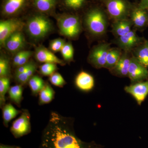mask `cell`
<instances>
[{
    "label": "cell",
    "mask_w": 148,
    "mask_h": 148,
    "mask_svg": "<svg viewBox=\"0 0 148 148\" xmlns=\"http://www.w3.org/2000/svg\"><path fill=\"white\" fill-rule=\"evenodd\" d=\"M9 77H0V106L1 108L5 105V94L10 88Z\"/></svg>",
    "instance_id": "cell-27"
},
{
    "label": "cell",
    "mask_w": 148,
    "mask_h": 148,
    "mask_svg": "<svg viewBox=\"0 0 148 148\" xmlns=\"http://www.w3.org/2000/svg\"><path fill=\"white\" fill-rule=\"evenodd\" d=\"M55 93V91L50 85L48 83H46L44 87L39 93V104L42 106L50 103L54 98Z\"/></svg>",
    "instance_id": "cell-21"
},
{
    "label": "cell",
    "mask_w": 148,
    "mask_h": 148,
    "mask_svg": "<svg viewBox=\"0 0 148 148\" xmlns=\"http://www.w3.org/2000/svg\"><path fill=\"white\" fill-rule=\"evenodd\" d=\"M20 148H21V147H20Z\"/></svg>",
    "instance_id": "cell-40"
},
{
    "label": "cell",
    "mask_w": 148,
    "mask_h": 148,
    "mask_svg": "<svg viewBox=\"0 0 148 148\" xmlns=\"http://www.w3.org/2000/svg\"><path fill=\"white\" fill-rule=\"evenodd\" d=\"M57 69V64L53 63H45L40 67V73L45 76H50Z\"/></svg>",
    "instance_id": "cell-30"
},
{
    "label": "cell",
    "mask_w": 148,
    "mask_h": 148,
    "mask_svg": "<svg viewBox=\"0 0 148 148\" xmlns=\"http://www.w3.org/2000/svg\"><path fill=\"white\" fill-rule=\"evenodd\" d=\"M138 8L143 10L148 9V0H141Z\"/></svg>",
    "instance_id": "cell-37"
},
{
    "label": "cell",
    "mask_w": 148,
    "mask_h": 148,
    "mask_svg": "<svg viewBox=\"0 0 148 148\" xmlns=\"http://www.w3.org/2000/svg\"><path fill=\"white\" fill-rule=\"evenodd\" d=\"M66 43L64 40L60 38L56 39L50 42L49 48L53 52H57L61 51Z\"/></svg>",
    "instance_id": "cell-33"
},
{
    "label": "cell",
    "mask_w": 148,
    "mask_h": 148,
    "mask_svg": "<svg viewBox=\"0 0 148 148\" xmlns=\"http://www.w3.org/2000/svg\"><path fill=\"white\" fill-rule=\"evenodd\" d=\"M28 83L32 94L36 95L44 87L46 83L40 77L34 75L29 79Z\"/></svg>",
    "instance_id": "cell-25"
},
{
    "label": "cell",
    "mask_w": 148,
    "mask_h": 148,
    "mask_svg": "<svg viewBox=\"0 0 148 148\" xmlns=\"http://www.w3.org/2000/svg\"><path fill=\"white\" fill-rule=\"evenodd\" d=\"M34 6L41 13H49L55 8L57 0H33Z\"/></svg>",
    "instance_id": "cell-19"
},
{
    "label": "cell",
    "mask_w": 148,
    "mask_h": 148,
    "mask_svg": "<svg viewBox=\"0 0 148 148\" xmlns=\"http://www.w3.org/2000/svg\"><path fill=\"white\" fill-rule=\"evenodd\" d=\"M24 26L21 20L15 18L1 20L0 22V44L4 47L6 40L16 32H21Z\"/></svg>",
    "instance_id": "cell-7"
},
{
    "label": "cell",
    "mask_w": 148,
    "mask_h": 148,
    "mask_svg": "<svg viewBox=\"0 0 148 148\" xmlns=\"http://www.w3.org/2000/svg\"><path fill=\"white\" fill-rule=\"evenodd\" d=\"M125 92L133 96L139 106H141L148 95V80L147 81L132 84L125 87Z\"/></svg>",
    "instance_id": "cell-11"
},
{
    "label": "cell",
    "mask_w": 148,
    "mask_h": 148,
    "mask_svg": "<svg viewBox=\"0 0 148 148\" xmlns=\"http://www.w3.org/2000/svg\"><path fill=\"white\" fill-rule=\"evenodd\" d=\"M29 0H3L1 13L6 17H12L21 13L28 5Z\"/></svg>",
    "instance_id": "cell-9"
},
{
    "label": "cell",
    "mask_w": 148,
    "mask_h": 148,
    "mask_svg": "<svg viewBox=\"0 0 148 148\" xmlns=\"http://www.w3.org/2000/svg\"><path fill=\"white\" fill-rule=\"evenodd\" d=\"M134 56L140 64L148 69V49L146 42L135 48Z\"/></svg>",
    "instance_id": "cell-24"
},
{
    "label": "cell",
    "mask_w": 148,
    "mask_h": 148,
    "mask_svg": "<svg viewBox=\"0 0 148 148\" xmlns=\"http://www.w3.org/2000/svg\"><path fill=\"white\" fill-rule=\"evenodd\" d=\"M117 38V45L121 49L127 52L137 47L141 43V38L137 35L136 32L132 30L127 34Z\"/></svg>",
    "instance_id": "cell-12"
},
{
    "label": "cell",
    "mask_w": 148,
    "mask_h": 148,
    "mask_svg": "<svg viewBox=\"0 0 148 148\" xmlns=\"http://www.w3.org/2000/svg\"><path fill=\"white\" fill-rule=\"evenodd\" d=\"M29 36L36 40L42 39L53 30V24L45 14H37L31 16L26 24Z\"/></svg>",
    "instance_id": "cell-2"
},
{
    "label": "cell",
    "mask_w": 148,
    "mask_h": 148,
    "mask_svg": "<svg viewBox=\"0 0 148 148\" xmlns=\"http://www.w3.org/2000/svg\"><path fill=\"white\" fill-rule=\"evenodd\" d=\"M86 0H63L64 5L73 10H78L84 4Z\"/></svg>",
    "instance_id": "cell-31"
},
{
    "label": "cell",
    "mask_w": 148,
    "mask_h": 148,
    "mask_svg": "<svg viewBox=\"0 0 148 148\" xmlns=\"http://www.w3.org/2000/svg\"><path fill=\"white\" fill-rule=\"evenodd\" d=\"M26 44L24 35L21 32H16L6 40L4 47L12 53H16L22 51Z\"/></svg>",
    "instance_id": "cell-13"
},
{
    "label": "cell",
    "mask_w": 148,
    "mask_h": 148,
    "mask_svg": "<svg viewBox=\"0 0 148 148\" xmlns=\"http://www.w3.org/2000/svg\"><path fill=\"white\" fill-rule=\"evenodd\" d=\"M32 54H33V52L32 51H26L25 54L18 62L16 68L19 67V66H22V65H24L28 63L29 62L28 61H29V58L31 57Z\"/></svg>",
    "instance_id": "cell-34"
},
{
    "label": "cell",
    "mask_w": 148,
    "mask_h": 148,
    "mask_svg": "<svg viewBox=\"0 0 148 148\" xmlns=\"http://www.w3.org/2000/svg\"><path fill=\"white\" fill-rule=\"evenodd\" d=\"M33 62V61H29L27 64L17 67L16 71H15V75H18V74L22 73H24L26 71H27V69H29V67H30V66L32 65Z\"/></svg>",
    "instance_id": "cell-35"
},
{
    "label": "cell",
    "mask_w": 148,
    "mask_h": 148,
    "mask_svg": "<svg viewBox=\"0 0 148 148\" xmlns=\"http://www.w3.org/2000/svg\"><path fill=\"white\" fill-rule=\"evenodd\" d=\"M30 113L27 110H22L21 116L12 123L10 131L15 138L28 135L32 130Z\"/></svg>",
    "instance_id": "cell-6"
},
{
    "label": "cell",
    "mask_w": 148,
    "mask_h": 148,
    "mask_svg": "<svg viewBox=\"0 0 148 148\" xmlns=\"http://www.w3.org/2000/svg\"><path fill=\"white\" fill-rule=\"evenodd\" d=\"M110 49V45L108 43H102L95 46L88 56L90 64L96 69L105 68L106 57Z\"/></svg>",
    "instance_id": "cell-8"
},
{
    "label": "cell",
    "mask_w": 148,
    "mask_h": 148,
    "mask_svg": "<svg viewBox=\"0 0 148 148\" xmlns=\"http://www.w3.org/2000/svg\"><path fill=\"white\" fill-rule=\"evenodd\" d=\"M56 20L60 33L64 36L74 38L80 33L81 25L76 15L64 14L57 16Z\"/></svg>",
    "instance_id": "cell-3"
},
{
    "label": "cell",
    "mask_w": 148,
    "mask_h": 148,
    "mask_svg": "<svg viewBox=\"0 0 148 148\" xmlns=\"http://www.w3.org/2000/svg\"><path fill=\"white\" fill-rule=\"evenodd\" d=\"M2 109L3 124L6 127H8L9 123L12 120L22 112V110H16L11 103L5 104Z\"/></svg>",
    "instance_id": "cell-20"
},
{
    "label": "cell",
    "mask_w": 148,
    "mask_h": 148,
    "mask_svg": "<svg viewBox=\"0 0 148 148\" xmlns=\"http://www.w3.org/2000/svg\"><path fill=\"white\" fill-rule=\"evenodd\" d=\"M85 22L88 31L94 36H102L107 30L106 16L99 9H92L89 10L86 15Z\"/></svg>",
    "instance_id": "cell-4"
},
{
    "label": "cell",
    "mask_w": 148,
    "mask_h": 148,
    "mask_svg": "<svg viewBox=\"0 0 148 148\" xmlns=\"http://www.w3.org/2000/svg\"><path fill=\"white\" fill-rule=\"evenodd\" d=\"M37 68V65L33 62L32 65L24 73L15 75V80L18 84L22 85L25 84L28 82L29 79L34 75V74L36 71Z\"/></svg>",
    "instance_id": "cell-26"
},
{
    "label": "cell",
    "mask_w": 148,
    "mask_h": 148,
    "mask_svg": "<svg viewBox=\"0 0 148 148\" xmlns=\"http://www.w3.org/2000/svg\"><path fill=\"white\" fill-rule=\"evenodd\" d=\"M94 141L84 142L78 138L73 119L51 112L47 125L43 130L39 148H102Z\"/></svg>",
    "instance_id": "cell-1"
},
{
    "label": "cell",
    "mask_w": 148,
    "mask_h": 148,
    "mask_svg": "<svg viewBox=\"0 0 148 148\" xmlns=\"http://www.w3.org/2000/svg\"><path fill=\"white\" fill-rule=\"evenodd\" d=\"M132 21L127 18L115 21L112 25V33L117 38L122 36L132 30Z\"/></svg>",
    "instance_id": "cell-18"
},
{
    "label": "cell",
    "mask_w": 148,
    "mask_h": 148,
    "mask_svg": "<svg viewBox=\"0 0 148 148\" xmlns=\"http://www.w3.org/2000/svg\"><path fill=\"white\" fill-rule=\"evenodd\" d=\"M107 10L115 21L126 19L129 12V5L125 0H105Z\"/></svg>",
    "instance_id": "cell-5"
},
{
    "label": "cell",
    "mask_w": 148,
    "mask_h": 148,
    "mask_svg": "<svg viewBox=\"0 0 148 148\" xmlns=\"http://www.w3.org/2000/svg\"><path fill=\"white\" fill-rule=\"evenodd\" d=\"M10 74V65L8 58L1 56L0 58V77H9Z\"/></svg>",
    "instance_id": "cell-29"
},
{
    "label": "cell",
    "mask_w": 148,
    "mask_h": 148,
    "mask_svg": "<svg viewBox=\"0 0 148 148\" xmlns=\"http://www.w3.org/2000/svg\"><path fill=\"white\" fill-rule=\"evenodd\" d=\"M61 52L65 61L71 62L73 60L74 49L71 43L66 42L61 49Z\"/></svg>",
    "instance_id": "cell-28"
},
{
    "label": "cell",
    "mask_w": 148,
    "mask_h": 148,
    "mask_svg": "<svg viewBox=\"0 0 148 148\" xmlns=\"http://www.w3.org/2000/svg\"><path fill=\"white\" fill-rule=\"evenodd\" d=\"M22 85L18 84L11 86L8 92L11 101L15 105L20 107L23 99V88Z\"/></svg>",
    "instance_id": "cell-23"
},
{
    "label": "cell",
    "mask_w": 148,
    "mask_h": 148,
    "mask_svg": "<svg viewBox=\"0 0 148 148\" xmlns=\"http://www.w3.org/2000/svg\"><path fill=\"white\" fill-rule=\"evenodd\" d=\"M26 52V51L22 50L16 53L13 60V65L14 67H17L18 62L24 56Z\"/></svg>",
    "instance_id": "cell-36"
},
{
    "label": "cell",
    "mask_w": 148,
    "mask_h": 148,
    "mask_svg": "<svg viewBox=\"0 0 148 148\" xmlns=\"http://www.w3.org/2000/svg\"><path fill=\"white\" fill-rule=\"evenodd\" d=\"M131 57L127 51L122 53L121 57L115 66L110 71L111 73L117 76L126 77L128 76V71L130 65Z\"/></svg>",
    "instance_id": "cell-15"
},
{
    "label": "cell",
    "mask_w": 148,
    "mask_h": 148,
    "mask_svg": "<svg viewBox=\"0 0 148 148\" xmlns=\"http://www.w3.org/2000/svg\"></svg>",
    "instance_id": "cell-39"
},
{
    "label": "cell",
    "mask_w": 148,
    "mask_h": 148,
    "mask_svg": "<svg viewBox=\"0 0 148 148\" xmlns=\"http://www.w3.org/2000/svg\"><path fill=\"white\" fill-rule=\"evenodd\" d=\"M49 80L53 85L59 87H63L66 84L62 75L58 73H54L49 77Z\"/></svg>",
    "instance_id": "cell-32"
},
{
    "label": "cell",
    "mask_w": 148,
    "mask_h": 148,
    "mask_svg": "<svg viewBox=\"0 0 148 148\" xmlns=\"http://www.w3.org/2000/svg\"><path fill=\"white\" fill-rule=\"evenodd\" d=\"M121 51L119 49L110 48L106 57L105 68L110 71L115 66L121 57Z\"/></svg>",
    "instance_id": "cell-22"
},
{
    "label": "cell",
    "mask_w": 148,
    "mask_h": 148,
    "mask_svg": "<svg viewBox=\"0 0 148 148\" xmlns=\"http://www.w3.org/2000/svg\"><path fill=\"white\" fill-rule=\"evenodd\" d=\"M20 147L16 146L7 145H3L1 144L0 148H20Z\"/></svg>",
    "instance_id": "cell-38"
},
{
    "label": "cell",
    "mask_w": 148,
    "mask_h": 148,
    "mask_svg": "<svg viewBox=\"0 0 148 148\" xmlns=\"http://www.w3.org/2000/svg\"><path fill=\"white\" fill-rule=\"evenodd\" d=\"M131 18L133 25L139 29L144 28L148 23V15L146 10L139 8L132 11Z\"/></svg>",
    "instance_id": "cell-17"
},
{
    "label": "cell",
    "mask_w": 148,
    "mask_h": 148,
    "mask_svg": "<svg viewBox=\"0 0 148 148\" xmlns=\"http://www.w3.org/2000/svg\"><path fill=\"white\" fill-rule=\"evenodd\" d=\"M75 84L80 90L88 91L92 90L94 86V78L90 74L84 71H82L78 74L76 77Z\"/></svg>",
    "instance_id": "cell-16"
},
{
    "label": "cell",
    "mask_w": 148,
    "mask_h": 148,
    "mask_svg": "<svg viewBox=\"0 0 148 148\" xmlns=\"http://www.w3.org/2000/svg\"><path fill=\"white\" fill-rule=\"evenodd\" d=\"M35 58L40 63H53L62 66L65 65V62L58 58L50 50L43 46L36 48L35 52Z\"/></svg>",
    "instance_id": "cell-14"
},
{
    "label": "cell",
    "mask_w": 148,
    "mask_h": 148,
    "mask_svg": "<svg viewBox=\"0 0 148 148\" xmlns=\"http://www.w3.org/2000/svg\"><path fill=\"white\" fill-rule=\"evenodd\" d=\"M128 77L132 84L148 79L147 69L140 64L134 56L131 57Z\"/></svg>",
    "instance_id": "cell-10"
}]
</instances>
